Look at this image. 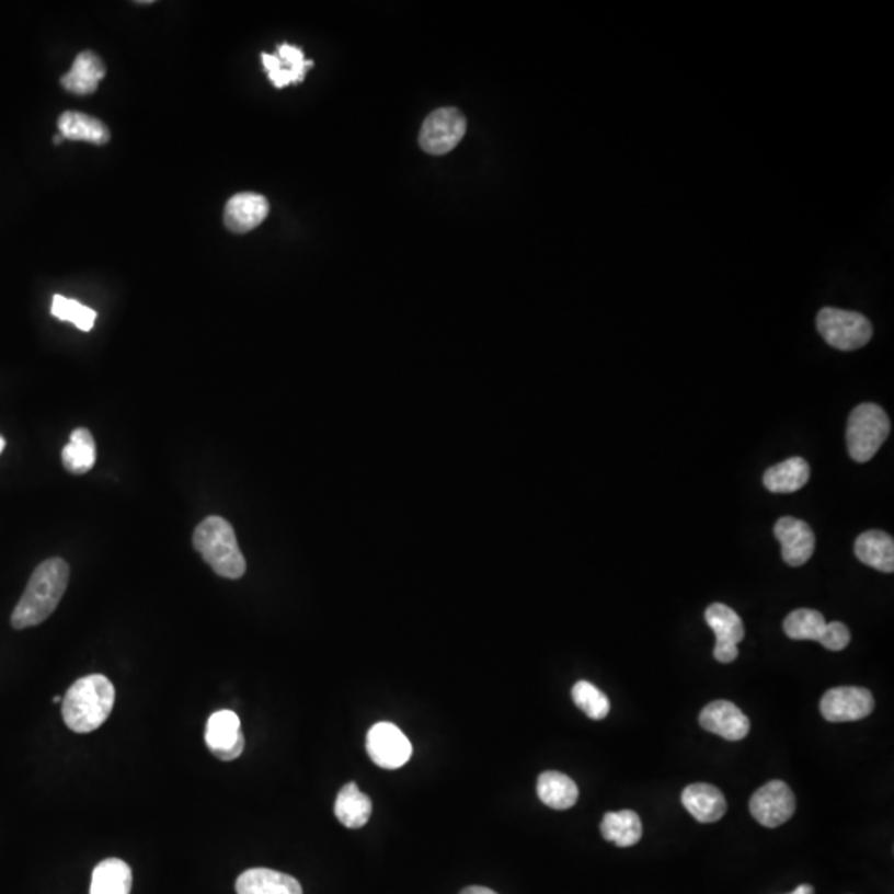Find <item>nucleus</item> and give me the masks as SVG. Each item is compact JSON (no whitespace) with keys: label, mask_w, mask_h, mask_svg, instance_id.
<instances>
[{"label":"nucleus","mask_w":894,"mask_h":894,"mask_svg":"<svg viewBox=\"0 0 894 894\" xmlns=\"http://www.w3.org/2000/svg\"><path fill=\"white\" fill-rule=\"evenodd\" d=\"M61 461L71 474H85L96 462V446L92 433L79 427L70 434V443L64 447Z\"/></svg>","instance_id":"26"},{"label":"nucleus","mask_w":894,"mask_h":894,"mask_svg":"<svg viewBox=\"0 0 894 894\" xmlns=\"http://www.w3.org/2000/svg\"><path fill=\"white\" fill-rule=\"evenodd\" d=\"M816 329L828 345L840 352L861 348L873 335V326L867 317L832 307L820 310L816 316Z\"/></svg>","instance_id":"5"},{"label":"nucleus","mask_w":894,"mask_h":894,"mask_svg":"<svg viewBox=\"0 0 894 894\" xmlns=\"http://www.w3.org/2000/svg\"><path fill=\"white\" fill-rule=\"evenodd\" d=\"M874 699L868 689L841 686L825 692L820 711L828 722H855L873 712Z\"/></svg>","instance_id":"9"},{"label":"nucleus","mask_w":894,"mask_h":894,"mask_svg":"<svg viewBox=\"0 0 894 894\" xmlns=\"http://www.w3.org/2000/svg\"><path fill=\"white\" fill-rule=\"evenodd\" d=\"M790 894H815V890H813V886H810V884H800V886Z\"/></svg>","instance_id":"32"},{"label":"nucleus","mask_w":894,"mask_h":894,"mask_svg":"<svg viewBox=\"0 0 894 894\" xmlns=\"http://www.w3.org/2000/svg\"><path fill=\"white\" fill-rule=\"evenodd\" d=\"M70 566L65 560L50 559L42 562L32 573L27 588L12 614L15 630L44 623L60 604L68 586Z\"/></svg>","instance_id":"1"},{"label":"nucleus","mask_w":894,"mask_h":894,"mask_svg":"<svg viewBox=\"0 0 894 894\" xmlns=\"http://www.w3.org/2000/svg\"><path fill=\"white\" fill-rule=\"evenodd\" d=\"M236 891L238 894H303L294 876L267 868L244 871L236 881Z\"/></svg>","instance_id":"16"},{"label":"nucleus","mask_w":894,"mask_h":894,"mask_svg":"<svg viewBox=\"0 0 894 894\" xmlns=\"http://www.w3.org/2000/svg\"><path fill=\"white\" fill-rule=\"evenodd\" d=\"M51 316L61 320V322L73 323L82 332H90L96 320L95 310L89 309V307L82 306V303L71 300V298L61 297V295H55L54 297Z\"/></svg>","instance_id":"29"},{"label":"nucleus","mask_w":894,"mask_h":894,"mask_svg":"<svg viewBox=\"0 0 894 894\" xmlns=\"http://www.w3.org/2000/svg\"><path fill=\"white\" fill-rule=\"evenodd\" d=\"M572 698L576 708L585 712L593 721H601L610 714V699L592 683H576L572 689Z\"/></svg>","instance_id":"28"},{"label":"nucleus","mask_w":894,"mask_h":894,"mask_svg":"<svg viewBox=\"0 0 894 894\" xmlns=\"http://www.w3.org/2000/svg\"><path fill=\"white\" fill-rule=\"evenodd\" d=\"M262 64L275 89H284L288 83L303 82L307 70L313 67V61L306 60L300 48L288 44L280 45L277 55L262 54Z\"/></svg>","instance_id":"15"},{"label":"nucleus","mask_w":894,"mask_h":894,"mask_svg":"<svg viewBox=\"0 0 894 894\" xmlns=\"http://www.w3.org/2000/svg\"><path fill=\"white\" fill-rule=\"evenodd\" d=\"M600 830L605 840L614 841L621 848L633 847L643 837V825H641L640 816L633 810L607 813L601 822Z\"/></svg>","instance_id":"24"},{"label":"nucleus","mask_w":894,"mask_h":894,"mask_svg":"<svg viewBox=\"0 0 894 894\" xmlns=\"http://www.w3.org/2000/svg\"><path fill=\"white\" fill-rule=\"evenodd\" d=\"M850 630L841 621H832L827 624V631L820 644L830 651H841L850 644Z\"/></svg>","instance_id":"30"},{"label":"nucleus","mask_w":894,"mask_h":894,"mask_svg":"<svg viewBox=\"0 0 894 894\" xmlns=\"http://www.w3.org/2000/svg\"><path fill=\"white\" fill-rule=\"evenodd\" d=\"M795 805V795L790 787L782 780H772L754 793L750 813L764 827L777 828L792 818Z\"/></svg>","instance_id":"8"},{"label":"nucleus","mask_w":894,"mask_h":894,"mask_svg":"<svg viewBox=\"0 0 894 894\" xmlns=\"http://www.w3.org/2000/svg\"><path fill=\"white\" fill-rule=\"evenodd\" d=\"M207 749L224 763L238 759L244 750L241 719L232 711H217L210 715L206 727Z\"/></svg>","instance_id":"10"},{"label":"nucleus","mask_w":894,"mask_h":894,"mask_svg":"<svg viewBox=\"0 0 894 894\" xmlns=\"http://www.w3.org/2000/svg\"><path fill=\"white\" fill-rule=\"evenodd\" d=\"M335 815L340 824L345 825L346 828L365 827L371 816V800L358 789L356 783H346L336 796Z\"/></svg>","instance_id":"22"},{"label":"nucleus","mask_w":894,"mask_h":894,"mask_svg":"<svg viewBox=\"0 0 894 894\" xmlns=\"http://www.w3.org/2000/svg\"><path fill=\"white\" fill-rule=\"evenodd\" d=\"M106 68L102 58L93 51H82L74 58L70 71L61 79V85L74 95H92L105 79Z\"/></svg>","instance_id":"18"},{"label":"nucleus","mask_w":894,"mask_h":894,"mask_svg":"<svg viewBox=\"0 0 894 894\" xmlns=\"http://www.w3.org/2000/svg\"><path fill=\"white\" fill-rule=\"evenodd\" d=\"M193 542L197 552L217 575L229 580H238L244 575L245 559L234 529L226 518L213 515L200 522L194 532Z\"/></svg>","instance_id":"3"},{"label":"nucleus","mask_w":894,"mask_h":894,"mask_svg":"<svg viewBox=\"0 0 894 894\" xmlns=\"http://www.w3.org/2000/svg\"><path fill=\"white\" fill-rule=\"evenodd\" d=\"M683 805L701 824H714L725 815L727 802L711 783H692L681 795Z\"/></svg>","instance_id":"17"},{"label":"nucleus","mask_w":894,"mask_h":894,"mask_svg":"<svg viewBox=\"0 0 894 894\" xmlns=\"http://www.w3.org/2000/svg\"><path fill=\"white\" fill-rule=\"evenodd\" d=\"M539 799L553 810L572 809L578 800V787L565 773L543 772L537 782Z\"/></svg>","instance_id":"25"},{"label":"nucleus","mask_w":894,"mask_h":894,"mask_svg":"<svg viewBox=\"0 0 894 894\" xmlns=\"http://www.w3.org/2000/svg\"><path fill=\"white\" fill-rule=\"evenodd\" d=\"M699 722L706 731L725 741H742L750 731L749 718L737 706L722 699L709 702L702 709Z\"/></svg>","instance_id":"13"},{"label":"nucleus","mask_w":894,"mask_h":894,"mask_svg":"<svg viewBox=\"0 0 894 894\" xmlns=\"http://www.w3.org/2000/svg\"><path fill=\"white\" fill-rule=\"evenodd\" d=\"M268 200L261 194L239 193L232 196L224 209V224L236 234H245L259 228L268 216Z\"/></svg>","instance_id":"14"},{"label":"nucleus","mask_w":894,"mask_h":894,"mask_svg":"<svg viewBox=\"0 0 894 894\" xmlns=\"http://www.w3.org/2000/svg\"><path fill=\"white\" fill-rule=\"evenodd\" d=\"M827 621L824 615L809 608L792 611L783 621V631L787 637L799 641H822L827 631Z\"/></svg>","instance_id":"27"},{"label":"nucleus","mask_w":894,"mask_h":894,"mask_svg":"<svg viewBox=\"0 0 894 894\" xmlns=\"http://www.w3.org/2000/svg\"><path fill=\"white\" fill-rule=\"evenodd\" d=\"M61 701H64V699H61L60 696H55V698H54L55 704H58V702H61Z\"/></svg>","instance_id":"34"},{"label":"nucleus","mask_w":894,"mask_h":894,"mask_svg":"<svg viewBox=\"0 0 894 894\" xmlns=\"http://www.w3.org/2000/svg\"><path fill=\"white\" fill-rule=\"evenodd\" d=\"M131 868L118 858H108L93 870L90 894H129Z\"/></svg>","instance_id":"23"},{"label":"nucleus","mask_w":894,"mask_h":894,"mask_svg":"<svg viewBox=\"0 0 894 894\" xmlns=\"http://www.w3.org/2000/svg\"><path fill=\"white\" fill-rule=\"evenodd\" d=\"M810 466L803 458H790L767 469L764 485L773 494H792L806 485Z\"/></svg>","instance_id":"20"},{"label":"nucleus","mask_w":894,"mask_h":894,"mask_svg":"<svg viewBox=\"0 0 894 894\" xmlns=\"http://www.w3.org/2000/svg\"><path fill=\"white\" fill-rule=\"evenodd\" d=\"M706 623L715 634V660L724 664L737 660V644L745 637L741 617L727 605L714 604L706 610Z\"/></svg>","instance_id":"11"},{"label":"nucleus","mask_w":894,"mask_h":894,"mask_svg":"<svg viewBox=\"0 0 894 894\" xmlns=\"http://www.w3.org/2000/svg\"><path fill=\"white\" fill-rule=\"evenodd\" d=\"M858 560L883 573L894 572V540L881 530H868L855 542Z\"/></svg>","instance_id":"19"},{"label":"nucleus","mask_w":894,"mask_h":894,"mask_svg":"<svg viewBox=\"0 0 894 894\" xmlns=\"http://www.w3.org/2000/svg\"><path fill=\"white\" fill-rule=\"evenodd\" d=\"M58 129L61 138L71 141H87L93 145H105L110 139V129L105 123L93 116L79 112H65L58 118Z\"/></svg>","instance_id":"21"},{"label":"nucleus","mask_w":894,"mask_h":894,"mask_svg":"<svg viewBox=\"0 0 894 894\" xmlns=\"http://www.w3.org/2000/svg\"><path fill=\"white\" fill-rule=\"evenodd\" d=\"M4 447H5V439H4V437L0 436V455H2V451H4Z\"/></svg>","instance_id":"33"},{"label":"nucleus","mask_w":894,"mask_h":894,"mask_svg":"<svg viewBox=\"0 0 894 894\" xmlns=\"http://www.w3.org/2000/svg\"><path fill=\"white\" fill-rule=\"evenodd\" d=\"M461 894H497L495 891L484 886H469L461 891Z\"/></svg>","instance_id":"31"},{"label":"nucleus","mask_w":894,"mask_h":894,"mask_svg":"<svg viewBox=\"0 0 894 894\" xmlns=\"http://www.w3.org/2000/svg\"><path fill=\"white\" fill-rule=\"evenodd\" d=\"M366 750L381 769H400L411 759L413 747L400 727L391 722L373 725L366 735Z\"/></svg>","instance_id":"7"},{"label":"nucleus","mask_w":894,"mask_h":894,"mask_svg":"<svg viewBox=\"0 0 894 894\" xmlns=\"http://www.w3.org/2000/svg\"><path fill=\"white\" fill-rule=\"evenodd\" d=\"M773 536L782 546V559L787 565L802 566L812 559L815 534L806 522L795 517H782L773 527Z\"/></svg>","instance_id":"12"},{"label":"nucleus","mask_w":894,"mask_h":894,"mask_svg":"<svg viewBox=\"0 0 894 894\" xmlns=\"http://www.w3.org/2000/svg\"><path fill=\"white\" fill-rule=\"evenodd\" d=\"M468 122L456 108H439L424 119L420 133V146L426 153L440 157L451 153L465 138Z\"/></svg>","instance_id":"6"},{"label":"nucleus","mask_w":894,"mask_h":894,"mask_svg":"<svg viewBox=\"0 0 894 894\" xmlns=\"http://www.w3.org/2000/svg\"><path fill=\"white\" fill-rule=\"evenodd\" d=\"M891 423L883 408L863 403L851 411L848 417L847 444L851 459L868 462L874 458L884 440L890 436Z\"/></svg>","instance_id":"4"},{"label":"nucleus","mask_w":894,"mask_h":894,"mask_svg":"<svg viewBox=\"0 0 894 894\" xmlns=\"http://www.w3.org/2000/svg\"><path fill=\"white\" fill-rule=\"evenodd\" d=\"M115 706V688L103 675L73 683L61 701V714L70 731L87 734L105 724Z\"/></svg>","instance_id":"2"}]
</instances>
